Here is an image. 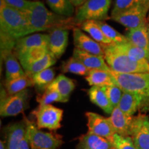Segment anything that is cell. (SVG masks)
<instances>
[{
	"instance_id": "45",
	"label": "cell",
	"mask_w": 149,
	"mask_h": 149,
	"mask_svg": "<svg viewBox=\"0 0 149 149\" xmlns=\"http://www.w3.org/2000/svg\"><path fill=\"white\" fill-rule=\"evenodd\" d=\"M114 149H116V148H114Z\"/></svg>"
},
{
	"instance_id": "33",
	"label": "cell",
	"mask_w": 149,
	"mask_h": 149,
	"mask_svg": "<svg viewBox=\"0 0 149 149\" xmlns=\"http://www.w3.org/2000/svg\"><path fill=\"white\" fill-rule=\"evenodd\" d=\"M55 70L53 68H49L33 74L32 79L35 86L46 90V88L55 79Z\"/></svg>"
},
{
	"instance_id": "41",
	"label": "cell",
	"mask_w": 149,
	"mask_h": 149,
	"mask_svg": "<svg viewBox=\"0 0 149 149\" xmlns=\"http://www.w3.org/2000/svg\"><path fill=\"white\" fill-rule=\"evenodd\" d=\"M0 149H6L5 141H0Z\"/></svg>"
},
{
	"instance_id": "6",
	"label": "cell",
	"mask_w": 149,
	"mask_h": 149,
	"mask_svg": "<svg viewBox=\"0 0 149 149\" xmlns=\"http://www.w3.org/2000/svg\"><path fill=\"white\" fill-rule=\"evenodd\" d=\"M26 122L31 149H58L63 144L61 135L42 131L27 118Z\"/></svg>"
},
{
	"instance_id": "19",
	"label": "cell",
	"mask_w": 149,
	"mask_h": 149,
	"mask_svg": "<svg viewBox=\"0 0 149 149\" xmlns=\"http://www.w3.org/2000/svg\"><path fill=\"white\" fill-rule=\"evenodd\" d=\"M113 143L108 139L87 133L79 138L77 149H114Z\"/></svg>"
},
{
	"instance_id": "42",
	"label": "cell",
	"mask_w": 149,
	"mask_h": 149,
	"mask_svg": "<svg viewBox=\"0 0 149 149\" xmlns=\"http://www.w3.org/2000/svg\"><path fill=\"white\" fill-rule=\"evenodd\" d=\"M143 1H144L145 5H146L147 6L149 7V0H143Z\"/></svg>"
},
{
	"instance_id": "27",
	"label": "cell",
	"mask_w": 149,
	"mask_h": 149,
	"mask_svg": "<svg viewBox=\"0 0 149 149\" xmlns=\"http://www.w3.org/2000/svg\"><path fill=\"white\" fill-rule=\"evenodd\" d=\"M80 29L86 33H88L90 37H92L94 40L101 44L104 45H110L113 44L111 40H109L107 37L104 35L102 31L100 29L98 24L96 23L95 21H86L81 24L79 26Z\"/></svg>"
},
{
	"instance_id": "35",
	"label": "cell",
	"mask_w": 149,
	"mask_h": 149,
	"mask_svg": "<svg viewBox=\"0 0 149 149\" xmlns=\"http://www.w3.org/2000/svg\"><path fill=\"white\" fill-rule=\"evenodd\" d=\"M37 102L40 105H48L53 102H67L66 100L59 93L55 91L46 88L42 94L38 95L36 97Z\"/></svg>"
},
{
	"instance_id": "1",
	"label": "cell",
	"mask_w": 149,
	"mask_h": 149,
	"mask_svg": "<svg viewBox=\"0 0 149 149\" xmlns=\"http://www.w3.org/2000/svg\"><path fill=\"white\" fill-rule=\"evenodd\" d=\"M32 33L51 31L55 29L73 30L79 27L74 17H67L48 10L40 1H31L29 8L25 11Z\"/></svg>"
},
{
	"instance_id": "23",
	"label": "cell",
	"mask_w": 149,
	"mask_h": 149,
	"mask_svg": "<svg viewBox=\"0 0 149 149\" xmlns=\"http://www.w3.org/2000/svg\"><path fill=\"white\" fill-rule=\"evenodd\" d=\"M149 24L135 29L128 30L125 36L128 42L139 48L149 51L148 27Z\"/></svg>"
},
{
	"instance_id": "34",
	"label": "cell",
	"mask_w": 149,
	"mask_h": 149,
	"mask_svg": "<svg viewBox=\"0 0 149 149\" xmlns=\"http://www.w3.org/2000/svg\"><path fill=\"white\" fill-rule=\"evenodd\" d=\"M140 4H144L143 0H115L111 10V18Z\"/></svg>"
},
{
	"instance_id": "2",
	"label": "cell",
	"mask_w": 149,
	"mask_h": 149,
	"mask_svg": "<svg viewBox=\"0 0 149 149\" xmlns=\"http://www.w3.org/2000/svg\"><path fill=\"white\" fill-rule=\"evenodd\" d=\"M31 33L26 13L0 0V34L6 35L17 40Z\"/></svg>"
},
{
	"instance_id": "12",
	"label": "cell",
	"mask_w": 149,
	"mask_h": 149,
	"mask_svg": "<svg viewBox=\"0 0 149 149\" xmlns=\"http://www.w3.org/2000/svg\"><path fill=\"white\" fill-rule=\"evenodd\" d=\"M47 48L49 53L58 59L64 55L68 44V30L55 29L48 33Z\"/></svg>"
},
{
	"instance_id": "16",
	"label": "cell",
	"mask_w": 149,
	"mask_h": 149,
	"mask_svg": "<svg viewBox=\"0 0 149 149\" xmlns=\"http://www.w3.org/2000/svg\"><path fill=\"white\" fill-rule=\"evenodd\" d=\"M134 116L124 114L118 107L111 113L109 120L115 133L122 136H130V130Z\"/></svg>"
},
{
	"instance_id": "14",
	"label": "cell",
	"mask_w": 149,
	"mask_h": 149,
	"mask_svg": "<svg viewBox=\"0 0 149 149\" xmlns=\"http://www.w3.org/2000/svg\"><path fill=\"white\" fill-rule=\"evenodd\" d=\"M26 131V118L7 126L5 129L6 149H19Z\"/></svg>"
},
{
	"instance_id": "3",
	"label": "cell",
	"mask_w": 149,
	"mask_h": 149,
	"mask_svg": "<svg viewBox=\"0 0 149 149\" xmlns=\"http://www.w3.org/2000/svg\"><path fill=\"white\" fill-rule=\"evenodd\" d=\"M103 46L104 59L113 71L119 73L149 72V63L137 61L116 47L115 44Z\"/></svg>"
},
{
	"instance_id": "26",
	"label": "cell",
	"mask_w": 149,
	"mask_h": 149,
	"mask_svg": "<svg viewBox=\"0 0 149 149\" xmlns=\"http://www.w3.org/2000/svg\"><path fill=\"white\" fill-rule=\"evenodd\" d=\"M33 86H35V84L32 77L27 75L26 74L17 79L4 81L5 91L9 95L22 92L24 90H26L29 87H32Z\"/></svg>"
},
{
	"instance_id": "37",
	"label": "cell",
	"mask_w": 149,
	"mask_h": 149,
	"mask_svg": "<svg viewBox=\"0 0 149 149\" xmlns=\"http://www.w3.org/2000/svg\"><path fill=\"white\" fill-rule=\"evenodd\" d=\"M112 143L116 149H137L130 136H122L115 133Z\"/></svg>"
},
{
	"instance_id": "28",
	"label": "cell",
	"mask_w": 149,
	"mask_h": 149,
	"mask_svg": "<svg viewBox=\"0 0 149 149\" xmlns=\"http://www.w3.org/2000/svg\"><path fill=\"white\" fill-rule=\"evenodd\" d=\"M117 48L124 52L130 57L137 61H147L149 63V51L139 48L130 42L122 43L120 44H115Z\"/></svg>"
},
{
	"instance_id": "43",
	"label": "cell",
	"mask_w": 149,
	"mask_h": 149,
	"mask_svg": "<svg viewBox=\"0 0 149 149\" xmlns=\"http://www.w3.org/2000/svg\"><path fill=\"white\" fill-rule=\"evenodd\" d=\"M147 20H148V24H149V12H148V16H147Z\"/></svg>"
},
{
	"instance_id": "40",
	"label": "cell",
	"mask_w": 149,
	"mask_h": 149,
	"mask_svg": "<svg viewBox=\"0 0 149 149\" xmlns=\"http://www.w3.org/2000/svg\"><path fill=\"white\" fill-rule=\"evenodd\" d=\"M70 2L72 3V5L77 8L78 7L81 6L84 3L86 0H70Z\"/></svg>"
},
{
	"instance_id": "22",
	"label": "cell",
	"mask_w": 149,
	"mask_h": 149,
	"mask_svg": "<svg viewBox=\"0 0 149 149\" xmlns=\"http://www.w3.org/2000/svg\"><path fill=\"white\" fill-rule=\"evenodd\" d=\"M91 102L102 109L107 114H111L114 108L106 94L104 86H91L88 91Z\"/></svg>"
},
{
	"instance_id": "9",
	"label": "cell",
	"mask_w": 149,
	"mask_h": 149,
	"mask_svg": "<svg viewBox=\"0 0 149 149\" xmlns=\"http://www.w3.org/2000/svg\"><path fill=\"white\" fill-rule=\"evenodd\" d=\"M148 12V6L140 4L111 19L120 24L127 30L135 29L148 24L147 20Z\"/></svg>"
},
{
	"instance_id": "20",
	"label": "cell",
	"mask_w": 149,
	"mask_h": 149,
	"mask_svg": "<svg viewBox=\"0 0 149 149\" xmlns=\"http://www.w3.org/2000/svg\"><path fill=\"white\" fill-rule=\"evenodd\" d=\"M46 88L59 93L65 100L68 101L70 94L75 88V84L72 79L60 74L54 79Z\"/></svg>"
},
{
	"instance_id": "18",
	"label": "cell",
	"mask_w": 149,
	"mask_h": 149,
	"mask_svg": "<svg viewBox=\"0 0 149 149\" xmlns=\"http://www.w3.org/2000/svg\"><path fill=\"white\" fill-rule=\"evenodd\" d=\"M118 107L124 114L128 116H134L138 110L143 111L144 100L139 95L123 91Z\"/></svg>"
},
{
	"instance_id": "25",
	"label": "cell",
	"mask_w": 149,
	"mask_h": 149,
	"mask_svg": "<svg viewBox=\"0 0 149 149\" xmlns=\"http://www.w3.org/2000/svg\"><path fill=\"white\" fill-rule=\"evenodd\" d=\"M3 60L6 67L5 81H10L25 75L26 72L20 62H19V59L14 53L7 55Z\"/></svg>"
},
{
	"instance_id": "17",
	"label": "cell",
	"mask_w": 149,
	"mask_h": 149,
	"mask_svg": "<svg viewBox=\"0 0 149 149\" xmlns=\"http://www.w3.org/2000/svg\"><path fill=\"white\" fill-rule=\"evenodd\" d=\"M48 41V34L31 35L21 37L17 40L13 53L17 55L30 48L35 47H47Z\"/></svg>"
},
{
	"instance_id": "38",
	"label": "cell",
	"mask_w": 149,
	"mask_h": 149,
	"mask_svg": "<svg viewBox=\"0 0 149 149\" xmlns=\"http://www.w3.org/2000/svg\"><path fill=\"white\" fill-rule=\"evenodd\" d=\"M7 5L25 12L29 8L31 1L29 0H3Z\"/></svg>"
},
{
	"instance_id": "32",
	"label": "cell",
	"mask_w": 149,
	"mask_h": 149,
	"mask_svg": "<svg viewBox=\"0 0 149 149\" xmlns=\"http://www.w3.org/2000/svg\"><path fill=\"white\" fill-rule=\"evenodd\" d=\"M106 37L111 40L113 44H120L127 42L128 40L125 35L121 34L113 27L104 21H95Z\"/></svg>"
},
{
	"instance_id": "8",
	"label": "cell",
	"mask_w": 149,
	"mask_h": 149,
	"mask_svg": "<svg viewBox=\"0 0 149 149\" xmlns=\"http://www.w3.org/2000/svg\"><path fill=\"white\" fill-rule=\"evenodd\" d=\"M29 99L28 89L11 95L4 90L3 93L1 92L0 115L1 117H13L22 113L26 108Z\"/></svg>"
},
{
	"instance_id": "13",
	"label": "cell",
	"mask_w": 149,
	"mask_h": 149,
	"mask_svg": "<svg viewBox=\"0 0 149 149\" xmlns=\"http://www.w3.org/2000/svg\"><path fill=\"white\" fill-rule=\"evenodd\" d=\"M72 32L74 47L93 55L104 56L103 46L91 37L86 35L79 27L74 28Z\"/></svg>"
},
{
	"instance_id": "5",
	"label": "cell",
	"mask_w": 149,
	"mask_h": 149,
	"mask_svg": "<svg viewBox=\"0 0 149 149\" xmlns=\"http://www.w3.org/2000/svg\"><path fill=\"white\" fill-rule=\"evenodd\" d=\"M112 0H86L75 10L74 17L79 24L86 21H104L111 19L109 11Z\"/></svg>"
},
{
	"instance_id": "10",
	"label": "cell",
	"mask_w": 149,
	"mask_h": 149,
	"mask_svg": "<svg viewBox=\"0 0 149 149\" xmlns=\"http://www.w3.org/2000/svg\"><path fill=\"white\" fill-rule=\"evenodd\" d=\"M130 137L137 149H149V117L139 113L134 116L130 130Z\"/></svg>"
},
{
	"instance_id": "21",
	"label": "cell",
	"mask_w": 149,
	"mask_h": 149,
	"mask_svg": "<svg viewBox=\"0 0 149 149\" xmlns=\"http://www.w3.org/2000/svg\"><path fill=\"white\" fill-rule=\"evenodd\" d=\"M86 80L91 86H107L116 84L111 70H90Z\"/></svg>"
},
{
	"instance_id": "29",
	"label": "cell",
	"mask_w": 149,
	"mask_h": 149,
	"mask_svg": "<svg viewBox=\"0 0 149 149\" xmlns=\"http://www.w3.org/2000/svg\"><path fill=\"white\" fill-rule=\"evenodd\" d=\"M47 5L55 13L59 15L71 17L75 13V7L70 0H46Z\"/></svg>"
},
{
	"instance_id": "39",
	"label": "cell",
	"mask_w": 149,
	"mask_h": 149,
	"mask_svg": "<svg viewBox=\"0 0 149 149\" xmlns=\"http://www.w3.org/2000/svg\"><path fill=\"white\" fill-rule=\"evenodd\" d=\"M19 149H31V143H30L29 135H28L27 131L26 133V135L24 136V139H22Z\"/></svg>"
},
{
	"instance_id": "7",
	"label": "cell",
	"mask_w": 149,
	"mask_h": 149,
	"mask_svg": "<svg viewBox=\"0 0 149 149\" xmlns=\"http://www.w3.org/2000/svg\"><path fill=\"white\" fill-rule=\"evenodd\" d=\"M32 113L36 118V125L39 129L47 128L50 130H56L61 128L64 113L62 109L51 104L39 105Z\"/></svg>"
},
{
	"instance_id": "44",
	"label": "cell",
	"mask_w": 149,
	"mask_h": 149,
	"mask_svg": "<svg viewBox=\"0 0 149 149\" xmlns=\"http://www.w3.org/2000/svg\"><path fill=\"white\" fill-rule=\"evenodd\" d=\"M148 38H149V25H148Z\"/></svg>"
},
{
	"instance_id": "11",
	"label": "cell",
	"mask_w": 149,
	"mask_h": 149,
	"mask_svg": "<svg viewBox=\"0 0 149 149\" xmlns=\"http://www.w3.org/2000/svg\"><path fill=\"white\" fill-rule=\"evenodd\" d=\"M85 115L88 120V133L100 136L112 142L115 132L110 122L109 117H104L93 112H87Z\"/></svg>"
},
{
	"instance_id": "15",
	"label": "cell",
	"mask_w": 149,
	"mask_h": 149,
	"mask_svg": "<svg viewBox=\"0 0 149 149\" xmlns=\"http://www.w3.org/2000/svg\"><path fill=\"white\" fill-rule=\"evenodd\" d=\"M72 57L79 60L90 70L97 69L111 70L104 59V56L93 55L74 48Z\"/></svg>"
},
{
	"instance_id": "36",
	"label": "cell",
	"mask_w": 149,
	"mask_h": 149,
	"mask_svg": "<svg viewBox=\"0 0 149 149\" xmlns=\"http://www.w3.org/2000/svg\"><path fill=\"white\" fill-rule=\"evenodd\" d=\"M104 88L113 107L115 109V107H118L123 94L122 89L117 84L104 86Z\"/></svg>"
},
{
	"instance_id": "24",
	"label": "cell",
	"mask_w": 149,
	"mask_h": 149,
	"mask_svg": "<svg viewBox=\"0 0 149 149\" xmlns=\"http://www.w3.org/2000/svg\"><path fill=\"white\" fill-rule=\"evenodd\" d=\"M48 53L47 47H35L28 49L16 56L25 70L31 65L43 58Z\"/></svg>"
},
{
	"instance_id": "4",
	"label": "cell",
	"mask_w": 149,
	"mask_h": 149,
	"mask_svg": "<svg viewBox=\"0 0 149 149\" xmlns=\"http://www.w3.org/2000/svg\"><path fill=\"white\" fill-rule=\"evenodd\" d=\"M116 84L123 91L139 95L144 100L143 111H149V72L119 73L111 70Z\"/></svg>"
},
{
	"instance_id": "30",
	"label": "cell",
	"mask_w": 149,
	"mask_h": 149,
	"mask_svg": "<svg viewBox=\"0 0 149 149\" xmlns=\"http://www.w3.org/2000/svg\"><path fill=\"white\" fill-rule=\"evenodd\" d=\"M61 69V71L64 73L71 72V73L78 74L80 76H86V77L90 72V70H88L81 61L74 58L72 56L62 63Z\"/></svg>"
},
{
	"instance_id": "31",
	"label": "cell",
	"mask_w": 149,
	"mask_h": 149,
	"mask_svg": "<svg viewBox=\"0 0 149 149\" xmlns=\"http://www.w3.org/2000/svg\"><path fill=\"white\" fill-rule=\"evenodd\" d=\"M57 61V59H55L49 52L44 56L43 58L40 60L37 61L34 64L31 65L29 68H26L24 71L27 75L32 77L33 74L37 73V72L42 71V70L51 68L55 64Z\"/></svg>"
}]
</instances>
